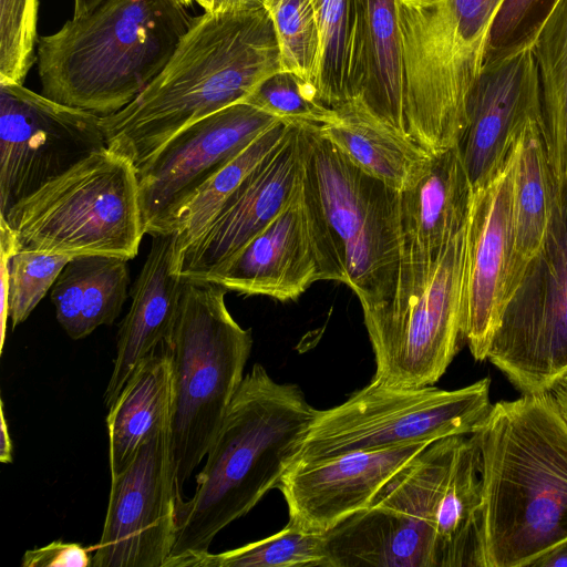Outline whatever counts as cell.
<instances>
[{
	"label": "cell",
	"mask_w": 567,
	"mask_h": 567,
	"mask_svg": "<svg viewBox=\"0 0 567 567\" xmlns=\"http://www.w3.org/2000/svg\"><path fill=\"white\" fill-rule=\"evenodd\" d=\"M302 198L319 280L346 284L362 311L390 303L404 238L400 190L368 174L321 132L301 123Z\"/></svg>",
	"instance_id": "obj_5"
},
{
	"label": "cell",
	"mask_w": 567,
	"mask_h": 567,
	"mask_svg": "<svg viewBox=\"0 0 567 567\" xmlns=\"http://www.w3.org/2000/svg\"><path fill=\"white\" fill-rule=\"evenodd\" d=\"M472 195L457 145L430 155L422 173L400 192L402 262H435L465 227Z\"/></svg>",
	"instance_id": "obj_22"
},
{
	"label": "cell",
	"mask_w": 567,
	"mask_h": 567,
	"mask_svg": "<svg viewBox=\"0 0 567 567\" xmlns=\"http://www.w3.org/2000/svg\"><path fill=\"white\" fill-rule=\"evenodd\" d=\"M554 193L555 182L544 143L542 120H530L516 142L512 293L545 239Z\"/></svg>",
	"instance_id": "obj_28"
},
{
	"label": "cell",
	"mask_w": 567,
	"mask_h": 567,
	"mask_svg": "<svg viewBox=\"0 0 567 567\" xmlns=\"http://www.w3.org/2000/svg\"><path fill=\"white\" fill-rule=\"evenodd\" d=\"M481 453L482 567H530L567 540V422L550 391L494 404Z\"/></svg>",
	"instance_id": "obj_2"
},
{
	"label": "cell",
	"mask_w": 567,
	"mask_h": 567,
	"mask_svg": "<svg viewBox=\"0 0 567 567\" xmlns=\"http://www.w3.org/2000/svg\"><path fill=\"white\" fill-rule=\"evenodd\" d=\"M333 111L334 117L320 125L321 132L368 174L401 192L425 168L430 154L378 117L359 97Z\"/></svg>",
	"instance_id": "obj_24"
},
{
	"label": "cell",
	"mask_w": 567,
	"mask_h": 567,
	"mask_svg": "<svg viewBox=\"0 0 567 567\" xmlns=\"http://www.w3.org/2000/svg\"><path fill=\"white\" fill-rule=\"evenodd\" d=\"M228 290L184 279L177 318L164 344L172 357V454L177 493L207 454L237 392L252 348L250 329L230 315Z\"/></svg>",
	"instance_id": "obj_8"
},
{
	"label": "cell",
	"mask_w": 567,
	"mask_h": 567,
	"mask_svg": "<svg viewBox=\"0 0 567 567\" xmlns=\"http://www.w3.org/2000/svg\"><path fill=\"white\" fill-rule=\"evenodd\" d=\"M39 0H0V82L23 84L37 62Z\"/></svg>",
	"instance_id": "obj_36"
},
{
	"label": "cell",
	"mask_w": 567,
	"mask_h": 567,
	"mask_svg": "<svg viewBox=\"0 0 567 567\" xmlns=\"http://www.w3.org/2000/svg\"><path fill=\"white\" fill-rule=\"evenodd\" d=\"M0 223L17 251L133 259L145 235L135 166L95 151L14 204Z\"/></svg>",
	"instance_id": "obj_7"
},
{
	"label": "cell",
	"mask_w": 567,
	"mask_h": 567,
	"mask_svg": "<svg viewBox=\"0 0 567 567\" xmlns=\"http://www.w3.org/2000/svg\"><path fill=\"white\" fill-rule=\"evenodd\" d=\"M278 121L238 102L188 125L138 165L145 234L175 233L178 213L196 192Z\"/></svg>",
	"instance_id": "obj_14"
},
{
	"label": "cell",
	"mask_w": 567,
	"mask_h": 567,
	"mask_svg": "<svg viewBox=\"0 0 567 567\" xmlns=\"http://www.w3.org/2000/svg\"><path fill=\"white\" fill-rule=\"evenodd\" d=\"M264 4H240L194 18L168 62L128 105L101 116L106 147L135 168L188 125L243 102L281 70Z\"/></svg>",
	"instance_id": "obj_1"
},
{
	"label": "cell",
	"mask_w": 567,
	"mask_h": 567,
	"mask_svg": "<svg viewBox=\"0 0 567 567\" xmlns=\"http://www.w3.org/2000/svg\"><path fill=\"white\" fill-rule=\"evenodd\" d=\"M100 117L23 84L0 82V217L91 153L106 147Z\"/></svg>",
	"instance_id": "obj_13"
},
{
	"label": "cell",
	"mask_w": 567,
	"mask_h": 567,
	"mask_svg": "<svg viewBox=\"0 0 567 567\" xmlns=\"http://www.w3.org/2000/svg\"><path fill=\"white\" fill-rule=\"evenodd\" d=\"M290 122L278 121L210 177L178 213L175 233L178 254L207 229L228 197L254 167L284 138Z\"/></svg>",
	"instance_id": "obj_30"
},
{
	"label": "cell",
	"mask_w": 567,
	"mask_h": 567,
	"mask_svg": "<svg viewBox=\"0 0 567 567\" xmlns=\"http://www.w3.org/2000/svg\"><path fill=\"white\" fill-rule=\"evenodd\" d=\"M194 18L179 0H104L41 35V93L106 116L128 105L168 62Z\"/></svg>",
	"instance_id": "obj_4"
},
{
	"label": "cell",
	"mask_w": 567,
	"mask_h": 567,
	"mask_svg": "<svg viewBox=\"0 0 567 567\" xmlns=\"http://www.w3.org/2000/svg\"><path fill=\"white\" fill-rule=\"evenodd\" d=\"M530 567H567V540L543 554Z\"/></svg>",
	"instance_id": "obj_39"
},
{
	"label": "cell",
	"mask_w": 567,
	"mask_h": 567,
	"mask_svg": "<svg viewBox=\"0 0 567 567\" xmlns=\"http://www.w3.org/2000/svg\"><path fill=\"white\" fill-rule=\"evenodd\" d=\"M265 0H238L240 4H264Z\"/></svg>",
	"instance_id": "obj_44"
},
{
	"label": "cell",
	"mask_w": 567,
	"mask_h": 567,
	"mask_svg": "<svg viewBox=\"0 0 567 567\" xmlns=\"http://www.w3.org/2000/svg\"><path fill=\"white\" fill-rule=\"evenodd\" d=\"M243 102L285 122L323 125L334 117L333 109L320 101L315 84L282 69L259 82Z\"/></svg>",
	"instance_id": "obj_34"
},
{
	"label": "cell",
	"mask_w": 567,
	"mask_h": 567,
	"mask_svg": "<svg viewBox=\"0 0 567 567\" xmlns=\"http://www.w3.org/2000/svg\"><path fill=\"white\" fill-rule=\"evenodd\" d=\"M173 410L172 357L164 350L138 364L109 408L111 475L123 471L145 442L171 427Z\"/></svg>",
	"instance_id": "obj_25"
},
{
	"label": "cell",
	"mask_w": 567,
	"mask_h": 567,
	"mask_svg": "<svg viewBox=\"0 0 567 567\" xmlns=\"http://www.w3.org/2000/svg\"><path fill=\"white\" fill-rule=\"evenodd\" d=\"M177 488L171 427L145 442L111 475L109 504L92 567H164L175 539Z\"/></svg>",
	"instance_id": "obj_15"
},
{
	"label": "cell",
	"mask_w": 567,
	"mask_h": 567,
	"mask_svg": "<svg viewBox=\"0 0 567 567\" xmlns=\"http://www.w3.org/2000/svg\"><path fill=\"white\" fill-rule=\"evenodd\" d=\"M538 70L542 131L555 184L567 178V0H559L533 47Z\"/></svg>",
	"instance_id": "obj_29"
},
{
	"label": "cell",
	"mask_w": 567,
	"mask_h": 567,
	"mask_svg": "<svg viewBox=\"0 0 567 567\" xmlns=\"http://www.w3.org/2000/svg\"><path fill=\"white\" fill-rule=\"evenodd\" d=\"M104 0H74L73 18L86 16Z\"/></svg>",
	"instance_id": "obj_43"
},
{
	"label": "cell",
	"mask_w": 567,
	"mask_h": 567,
	"mask_svg": "<svg viewBox=\"0 0 567 567\" xmlns=\"http://www.w3.org/2000/svg\"><path fill=\"white\" fill-rule=\"evenodd\" d=\"M400 0H352V99L409 135L405 121ZM351 99V100H352Z\"/></svg>",
	"instance_id": "obj_23"
},
{
	"label": "cell",
	"mask_w": 567,
	"mask_h": 567,
	"mask_svg": "<svg viewBox=\"0 0 567 567\" xmlns=\"http://www.w3.org/2000/svg\"><path fill=\"white\" fill-rule=\"evenodd\" d=\"M559 0H503L492 24L484 64L530 49Z\"/></svg>",
	"instance_id": "obj_37"
},
{
	"label": "cell",
	"mask_w": 567,
	"mask_h": 567,
	"mask_svg": "<svg viewBox=\"0 0 567 567\" xmlns=\"http://www.w3.org/2000/svg\"><path fill=\"white\" fill-rule=\"evenodd\" d=\"M320 30L321 59L316 82L320 101L330 109L352 99V0H312Z\"/></svg>",
	"instance_id": "obj_32"
},
{
	"label": "cell",
	"mask_w": 567,
	"mask_h": 567,
	"mask_svg": "<svg viewBox=\"0 0 567 567\" xmlns=\"http://www.w3.org/2000/svg\"><path fill=\"white\" fill-rule=\"evenodd\" d=\"M487 360L522 394L567 377V178L555 184L545 239L504 309Z\"/></svg>",
	"instance_id": "obj_11"
},
{
	"label": "cell",
	"mask_w": 567,
	"mask_h": 567,
	"mask_svg": "<svg viewBox=\"0 0 567 567\" xmlns=\"http://www.w3.org/2000/svg\"><path fill=\"white\" fill-rule=\"evenodd\" d=\"M183 4H185L186 7L189 6L192 3V1L194 0H179Z\"/></svg>",
	"instance_id": "obj_45"
},
{
	"label": "cell",
	"mask_w": 567,
	"mask_h": 567,
	"mask_svg": "<svg viewBox=\"0 0 567 567\" xmlns=\"http://www.w3.org/2000/svg\"><path fill=\"white\" fill-rule=\"evenodd\" d=\"M301 122H290L284 138L245 177L205 233L178 254L183 279L210 281L301 192Z\"/></svg>",
	"instance_id": "obj_17"
},
{
	"label": "cell",
	"mask_w": 567,
	"mask_h": 567,
	"mask_svg": "<svg viewBox=\"0 0 567 567\" xmlns=\"http://www.w3.org/2000/svg\"><path fill=\"white\" fill-rule=\"evenodd\" d=\"M319 280V269L299 195L250 239L210 281L228 291L296 300Z\"/></svg>",
	"instance_id": "obj_20"
},
{
	"label": "cell",
	"mask_w": 567,
	"mask_h": 567,
	"mask_svg": "<svg viewBox=\"0 0 567 567\" xmlns=\"http://www.w3.org/2000/svg\"><path fill=\"white\" fill-rule=\"evenodd\" d=\"M516 144L502 169L473 189L465 226L462 334L476 361L489 347L512 295Z\"/></svg>",
	"instance_id": "obj_16"
},
{
	"label": "cell",
	"mask_w": 567,
	"mask_h": 567,
	"mask_svg": "<svg viewBox=\"0 0 567 567\" xmlns=\"http://www.w3.org/2000/svg\"><path fill=\"white\" fill-rule=\"evenodd\" d=\"M176 233L156 234L131 288L130 309L117 333L113 370L104 393L110 408L138 364L168 340L179 309L184 279L178 274Z\"/></svg>",
	"instance_id": "obj_21"
},
{
	"label": "cell",
	"mask_w": 567,
	"mask_h": 567,
	"mask_svg": "<svg viewBox=\"0 0 567 567\" xmlns=\"http://www.w3.org/2000/svg\"><path fill=\"white\" fill-rule=\"evenodd\" d=\"M535 118L542 120V103L532 48L484 64L457 143L473 189L496 176L525 125Z\"/></svg>",
	"instance_id": "obj_18"
},
{
	"label": "cell",
	"mask_w": 567,
	"mask_h": 567,
	"mask_svg": "<svg viewBox=\"0 0 567 567\" xmlns=\"http://www.w3.org/2000/svg\"><path fill=\"white\" fill-rule=\"evenodd\" d=\"M481 453L461 435L442 483L436 516V567H482Z\"/></svg>",
	"instance_id": "obj_26"
},
{
	"label": "cell",
	"mask_w": 567,
	"mask_h": 567,
	"mask_svg": "<svg viewBox=\"0 0 567 567\" xmlns=\"http://www.w3.org/2000/svg\"><path fill=\"white\" fill-rule=\"evenodd\" d=\"M492 404L487 377L455 390L372 380L343 403L317 410L295 462L471 435Z\"/></svg>",
	"instance_id": "obj_10"
},
{
	"label": "cell",
	"mask_w": 567,
	"mask_h": 567,
	"mask_svg": "<svg viewBox=\"0 0 567 567\" xmlns=\"http://www.w3.org/2000/svg\"><path fill=\"white\" fill-rule=\"evenodd\" d=\"M70 257L20 250L8 266V319L11 329L24 322L52 288Z\"/></svg>",
	"instance_id": "obj_35"
},
{
	"label": "cell",
	"mask_w": 567,
	"mask_h": 567,
	"mask_svg": "<svg viewBox=\"0 0 567 567\" xmlns=\"http://www.w3.org/2000/svg\"><path fill=\"white\" fill-rule=\"evenodd\" d=\"M90 550L76 543L53 540L27 550L22 557L23 567H87L92 564Z\"/></svg>",
	"instance_id": "obj_38"
},
{
	"label": "cell",
	"mask_w": 567,
	"mask_h": 567,
	"mask_svg": "<svg viewBox=\"0 0 567 567\" xmlns=\"http://www.w3.org/2000/svg\"><path fill=\"white\" fill-rule=\"evenodd\" d=\"M464 248L465 227L435 262H402L392 301L363 311L375 361L372 380L415 388L433 385L446 372L463 340Z\"/></svg>",
	"instance_id": "obj_9"
},
{
	"label": "cell",
	"mask_w": 567,
	"mask_h": 567,
	"mask_svg": "<svg viewBox=\"0 0 567 567\" xmlns=\"http://www.w3.org/2000/svg\"><path fill=\"white\" fill-rule=\"evenodd\" d=\"M429 444L295 462L278 484L288 507L289 523L305 532L328 533L368 507L381 488Z\"/></svg>",
	"instance_id": "obj_19"
},
{
	"label": "cell",
	"mask_w": 567,
	"mask_h": 567,
	"mask_svg": "<svg viewBox=\"0 0 567 567\" xmlns=\"http://www.w3.org/2000/svg\"><path fill=\"white\" fill-rule=\"evenodd\" d=\"M0 462L8 464L12 462V441L9 433L3 404L1 403V432H0Z\"/></svg>",
	"instance_id": "obj_40"
},
{
	"label": "cell",
	"mask_w": 567,
	"mask_h": 567,
	"mask_svg": "<svg viewBox=\"0 0 567 567\" xmlns=\"http://www.w3.org/2000/svg\"><path fill=\"white\" fill-rule=\"evenodd\" d=\"M205 12H216L240 6L238 0H195Z\"/></svg>",
	"instance_id": "obj_42"
},
{
	"label": "cell",
	"mask_w": 567,
	"mask_h": 567,
	"mask_svg": "<svg viewBox=\"0 0 567 567\" xmlns=\"http://www.w3.org/2000/svg\"><path fill=\"white\" fill-rule=\"evenodd\" d=\"M317 409L293 383L256 363L244 377L196 476L177 493L175 539L164 567L209 551L216 535L248 514L295 462Z\"/></svg>",
	"instance_id": "obj_3"
},
{
	"label": "cell",
	"mask_w": 567,
	"mask_h": 567,
	"mask_svg": "<svg viewBox=\"0 0 567 567\" xmlns=\"http://www.w3.org/2000/svg\"><path fill=\"white\" fill-rule=\"evenodd\" d=\"M460 436L429 444L368 507L326 533L329 567H436L439 496Z\"/></svg>",
	"instance_id": "obj_12"
},
{
	"label": "cell",
	"mask_w": 567,
	"mask_h": 567,
	"mask_svg": "<svg viewBox=\"0 0 567 567\" xmlns=\"http://www.w3.org/2000/svg\"><path fill=\"white\" fill-rule=\"evenodd\" d=\"M550 393L567 422V377L557 382L550 390Z\"/></svg>",
	"instance_id": "obj_41"
},
{
	"label": "cell",
	"mask_w": 567,
	"mask_h": 567,
	"mask_svg": "<svg viewBox=\"0 0 567 567\" xmlns=\"http://www.w3.org/2000/svg\"><path fill=\"white\" fill-rule=\"evenodd\" d=\"M503 0H400L405 121L432 155L457 145Z\"/></svg>",
	"instance_id": "obj_6"
},
{
	"label": "cell",
	"mask_w": 567,
	"mask_h": 567,
	"mask_svg": "<svg viewBox=\"0 0 567 567\" xmlns=\"http://www.w3.org/2000/svg\"><path fill=\"white\" fill-rule=\"evenodd\" d=\"M272 20L282 70L291 71L316 86L321 38L312 0H265Z\"/></svg>",
	"instance_id": "obj_33"
},
{
	"label": "cell",
	"mask_w": 567,
	"mask_h": 567,
	"mask_svg": "<svg viewBox=\"0 0 567 567\" xmlns=\"http://www.w3.org/2000/svg\"><path fill=\"white\" fill-rule=\"evenodd\" d=\"M178 567H329L324 534L288 524L278 533L219 554L209 551Z\"/></svg>",
	"instance_id": "obj_31"
},
{
	"label": "cell",
	"mask_w": 567,
	"mask_h": 567,
	"mask_svg": "<svg viewBox=\"0 0 567 567\" xmlns=\"http://www.w3.org/2000/svg\"><path fill=\"white\" fill-rule=\"evenodd\" d=\"M127 259L114 256L71 258L51 288L55 317L79 340L118 317L127 298Z\"/></svg>",
	"instance_id": "obj_27"
}]
</instances>
